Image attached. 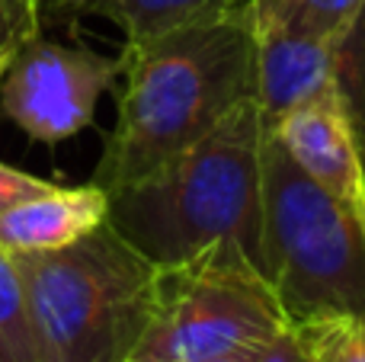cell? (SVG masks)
<instances>
[{
	"instance_id": "obj_17",
	"label": "cell",
	"mask_w": 365,
	"mask_h": 362,
	"mask_svg": "<svg viewBox=\"0 0 365 362\" xmlns=\"http://www.w3.org/2000/svg\"><path fill=\"white\" fill-rule=\"evenodd\" d=\"M96 0H42V16L45 23H71L77 16L93 13Z\"/></svg>"
},
{
	"instance_id": "obj_8",
	"label": "cell",
	"mask_w": 365,
	"mask_h": 362,
	"mask_svg": "<svg viewBox=\"0 0 365 362\" xmlns=\"http://www.w3.org/2000/svg\"><path fill=\"white\" fill-rule=\"evenodd\" d=\"M343 38L292 36L257 23V103L266 122L340 87Z\"/></svg>"
},
{
	"instance_id": "obj_14",
	"label": "cell",
	"mask_w": 365,
	"mask_h": 362,
	"mask_svg": "<svg viewBox=\"0 0 365 362\" xmlns=\"http://www.w3.org/2000/svg\"><path fill=\"white\" fill-rule=\"evenodd\" d=\"M45 29L42 0H0V64Z\"/></svg>"
},
{
	"instance_id": "obj_9",
	"label": "cell",
	"mask_w": 365,
	"mask_h": 362,
	"mask_svg": "<svg viewBox=\"0 0 365 362\" xmlns=\"http://www.w3.org/2000/svg\"><path fill=\"white\" fill-rule=\"evenodd\" d=\"M106 222L109 192L100 183H48L0 212V250L10 257L48 254L71 247Z\"/></svg>"
},
{
	"instance_id": "obj_11",
	"label": "cell",
	"mask_w": 365,
	"mask_h": 362,
	"mask_svg": "<svg viewBox=\"0 0 365 362\" xmlns=\"http://www.w3.org/2000/svg\"><path fill=\"white\" fill-rule=\"evenodd\" d=\"M225 4L231 0H96L93 13L109 16L122 29L125 45H135L221 10Z\"/></svg>"
},
{
	"instance_id": "obj_16",
	"label": "cell",
	"mask_w": 365,
	"mask_h": 362,
	"mask_svg": "<svg viewBox=\"0 0 365 362\" xmlns=\"http://www.w3.org/2000/svg\"><path fill=\"white\" fill-rule=\"evenodd\" d=\"M253 362H308L302 350V340H298L295 327H285L272 343H266L263 350L253 356Z\"/></svg>"
},
{
	"instance_id": "obj_4",
	"label": "cell",
	"mask_w": 365,
	"mask_h": 362,
	"mask_svg": "<svg viewBox=\"0 0 365 362\" xmlns=\"http://www.w3.org/2000/svg\"><path fill=\"white\" fill-rule=\"evenodd\" d=\"M263 273L292 324L321 314L365 318V234L349 209L289 151L263 145Z\"/></svg>"
},
{
	"instance_id": "obj_5",
	"label": "cell",
	"mask_w": 365,
	"mask_h": 362,
	"mask_svg": "<svg viewBox=\"0 0 365 362\" xmlns=\"http://www.w3.org/2000/svg\"><path fill=\"white\" fill-rule=\"evenodd\" d=\"M292 327L269 276L237 241H215L154 273L151 321L135 356L208 362L257 353Z\"/></svg>"
},
{
	"instance_id": "obj_15",
	"label": "cell",
	"mask_w": 365,
	"mask_h": 362,
	"mask_svg": "<svg viewBox=\"0 0 365 362\" xmlns=\"http://www.w3.org/2000/svg\"><path fill=\"white\" fill-rule=\"evenodd\" d=\"M42 186H48V180L36 177V173L16 170V167H10V164L0 160V212H4L6 205L19 202V199L32 196V192H38Z\"/></svg>"
},
{
	"instance_id": "obj_19",
	"label": "cell",
	"mask_w": 365,
	"mask_h": 362,
	"mask_svg": "<svg viewBox=\"0 0 365 362\" xmlns=\"http://www.w3.org/2000/svg\"><path fill=\"white\" fill-rule=\"evenodd\" d=\"M125 362H154V359H138V356H132V359H125Z\"/></svg>"
},
{
	"instance_id": "obj_20",
	"label": "cell",
	"mask_w": 365,
	"mask_h": 362,
	"mask_svg": "<svg viewBox=\"0 0 365 362\" xmlns=\"http://www.w3.org/2000/svg\"><path fill=\"white\" fill-rule=\"evenodd\" d=\"M4 68H6V64H0V77H4Z\"/></svg>"
},
{
	"instance_id": "obj_13",
	"label": "cell",
	"mask_w": 365,
	"mask_h": 362,
	"mask_svg": "<svg viewBox=\"0 0 365 362\" xmlns=\"http://www.w3.org/2000/svg\"><path fill=\"white\" fill-rule=\"evenodd\" d=\"M308 362H365V318L321 314L292 324Z\"/></svg>"
},
{
	"instance_id": "obj_12",
	"label": "cell",
	"mask_w": 365,
	"mask_h": 362,
	"mask_svg": "<svg viewBox=\"0 0 365 362\" xmlns=\"http://www.w3.org/2000/svg\"><path fill=\"white\" fill-rule=\"evenodd\" d=\"M0 362H42L16 260L0 250Z\"/></svg>"
},
{
	"instance_id": "obj_7",
	"label": "cell",
	"mask_w": 365,
	"mask_h": 362,
	"mask_svg": "<svg viewBox=\"0 0 365 362\" xmlns=\"http://www.w3.org/2000/svg\"><path fill=\"white\" fill-rule=\"evenodd\" d=\"M269 132L304 173L346 205L365 234V154L346 93L330 90L282 115Z\"/></svg>"
},
{
	"instance_id": "obj_1",
	"label": "cell",
	"mask_w": 365,
	"mask_h": 362,
	"mask_svg": "<svg viewBox=\"0 0 365 362\" xmlns=\"http://www.w3.org/2000/svg\"><path fill=\"white\" fill-rule=\"evenodd\" d=\"M119 81L115 125L93 173L106 192L145 180L257 96L253 0H231L148 42L125 45Z\"/></svg>"
},
{
	"instance_id": "obj_10",
	"label": "cell",
	"mask_w": 365,
	"mask_h": 362,
	"mask_svg": "<svg viewBox=\"0 0 365 362\" xmlns=\"http://www.w3.org/2000/svg\"><path fill=\"white\" fill-rule=\"evenodd\" d=\"M257 23L292 36L343 38L365 16V0H253Z\"/></svg>"
},
{
	"instance_id": "obj_2",
	"label": "cell",
	"mask_w": 365,
	"mask_h": 362,
	"mask_svg": "<svg viewBox=\"0 0 365 362\" xmlns=\"http://www.w3.org/2000/svg\"><path fill=\"white\" fill-rule=\"evenodd\" d=\"M257 96L205 138L132 186L109 192V224L154 267L180 263L215 241H237L263 267V145Z\"/></svg>"
},
{
	"instance_id": "obj_6",
	"label": "cell",
	"mask_w": 365,
	"mask_h": 362,
	"mask_svg": "<svg viewBox=\"0 0 365 362\" xmlns=\"http://www.w3.org/2000/svg\"><path fill=\"white\" fill-rule=\"evenodd\" d=\"M122 77V55L42 36L23 45L0 77V115L38 145H64L93 122L96 106Z\"/></svg>"
},
{
	"instance_id": "obj_3",
	"label": "cell",
	"mask_w": 365,
	"mask_h": 362,
	"mask_svg": "<svg viewBox=\"0 0 365 362\" xmlns=\"http://www.w3.org/2000/svg\"><path fill=\"white\" fill-rule=\"evenodd\" d=\"M42 362H125L151 321L154 267L113 224L48 254L13 257Z\"/></svg>"
},
{
	"instance_id": "obj_18",
	"label": "cell",
	"mask_w": 365,
	"mask_h": 362,
	"mask_svg": "<svg viewBox=\"0 0 365 362\" xmlns=\"http://www.w3.org/2000/svg\"><path fill=\"white\" fill-rule=\"evenodd\" d=\"M259 353V350H257ZM257 353H234V356H218V359H208V362H253Z\"/></svg>"
}]
</instances>
